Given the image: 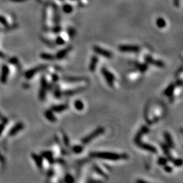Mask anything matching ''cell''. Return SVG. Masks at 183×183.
<instances>
[{
  "label": "cell",
  "instance_id": "6da1fadb",
  "mask_svg": "<svg viewBox=\"0 0 183 183\" xmlns=\"http://www.w3.org/2000/svg\"><path fill=\"white\" fill-rule=\"evenodd\" d=\"M149 128L145 126V125H143V126L141 128L140 130H139V131L138 132V133L136 134L134 141L135 144L138 146V147H140V149H144V150L151 152V153H157V149L155 147L151 145V144L144 143V142H142V140H141V138H142V136H143V134H147L149 132Z\"/></svg>",
  "mask_w": 183,
  "mask_h": 183
},
{
  "label": "cell",
  "instance_id": "7a4b0ae2",
  "mask_svg": "<svg viewBox=\"0 0 183 183\" xmlns=\"http://www.w3.org/2000/svg\"><path fill=\"white\" fill-rule=\"evenodd\" d=\"M90 156L92 158H98L102 159L113 160L118 161L121 159H127L128 158V155L125 153H115L111 152H91Z\"/></svg>",
  "mask_w": 183,
  "mask_h": 183
},
{
  "label": "cell",
  "instance_id": "3957f363",
  "mask_svg": "<svg viewBox=\"0 0 183 183\" xmlns=\"http://www.w3.org/2000/svg\"><path fill=\"white\" fill-rule=\"evenodd\" d=\"M105 130L103 127H100V128H98L97 129H96L94 131H93L91 134H90L88 136H85L83 139L81 140V142L83 144H86L89 143L93 139H94L95 138L99 136L100 135L102 134L105 132Z\"/></svg>",
  "mask_w": 183,
  "mask_h": 183
},
{
  "label": "cell",
  "instance_id": "277c9868",
  "mask_svg": "<svg viewBox=\"0 0 183 183\" xmlns=\"http://www.w3.org/2000/svg\"><path fill=\"white\" fill-rule=\"evenodd\" d=\"M101 73L103 75L104 78L106 80V83H108L109 86L111 88H113L115 82V76L113 73H111L108 69H106L105 67H102L101 69Z\"/></svg>",
  "mask_w": 183,
  "mask_h": 183
},
{
  "label": "cell",
  "instance_id": "5b68a950",
  "mask_svg": "<svg viewBox=\"0 0 183 183\" xmlns=\"http://www.w3.org/2000/svg\"><path fill=\"white\" fill-rule=\"evenodd\" d=\"M48 88V83L45 77L44 76L41 80V88L39 93V97L40 100H44L45 99Z\"/></svg>",
  "mask_w": 183,
  "mask_h": 183
},
{
  "label": "cell",
  "instance_id": "8992f818",
  "mask_svg": "<svg viewBox=\"0 0 183 183\" xmlns=\"http://www.w3.org/2000/svg\"><path fill=\"white\" fill-rule=\"evenodd\" d=\"M144 61L147 64H151V65H154L155 67L159 68H163L165 67V63L163 62L162 60H154L153 57L150 55H146L144 57Z\"/></svg>",
  "mask_w": 183,
  "mask_h": 183
},
{
  "label": "cell",
  "instance_id": "52a82bcc",
  "mask_svg": "<svg viewBox=\"0 0 183 183\" xmlns=\"http://www.w3.org/2000/svg\"><path fill=\"white\" fill-rule=\"evenodd\" d=\"M47 67V65L38 66V67L34 68V69H31V70L28 71L25 73V77L28 79L32 78V77L35 75V73H37L40 72V71H42L45 70Z\"/></svg>",
  "mask_w": 183,
  "mask_h": 183
},
{
  "label": "cell",
  "instance_id": "ba28073f",
  "mask_svg": "<svg viewBox=\"0 0 183 183\" xmlns=\"http://www.w3.org/2000/svg\"><path fill=\"white\" fill-rule=\"evenodd\" d=\"M119 50L122 52H138L140 48L137 45H121L119 47Z\"/></svg>",
  "mask_w": 183,
  "mask_h": 183
},
{
  "label": "cell",
  "instance_id": "9c48e42d",
  "mask_svg": "<svg viewBox=\"0 0 183 183\" xmlns=\"http://www.w3.org/2000/svg\"><path fill=\"white\" fill-rule=\"evenodd\" d=\"M93 50H94V51L96 54L101 55V56H102V57H105L106 58H111V57H113V54H112V53L110 51L105 50V49L98 47V46H96V45L94 46L93 47Z\"/></svg>",
  "mask_w": 183,
  "mask_h": 183
},
{
  "label": "cell",
  "instance_id": "30bf717a",
  "mask_svg": "<svg viewBox=\"0 0 183 183\" xmlns=\"http://www.w3.org/2000/svg\"><path fill=\"white\" fill-rule=\"evenodd\" d=\"M86 90V87H83V86H82V87H78V88H74V89L67 90L64 91V92H63V94H64L65 96H71L75 95V94L82 92L85 91Z\"/></svg>",
  "mask_w": 183,
  "mask_h": 183
},
{
  "label": "cell",
  "instance_id": "8fae6325",
  "mask_svg": "<svg viewBox=\"0 0 183 183\" xmlns=\"http://www.w3.org/2000/svg\"><path fill=\"white\" fill-rule=\"evenodd\" d=\"M161 149H163V151L165 155H166V158L167 159V160H169L170 161L172 162L173 160L174 159V158L172 157V154L170 153V151L169 149V147L167 145V144H164V143H161Z\"/></svg>",
  "mask_w": 183,
  "mask_h": 183
},
{
  "label": "cell",
  "instance_id": "7c38bea8",
  "mask_svg": "<svg viewBox=\"0 0 183 183\" xmlns=\"http://www.w3.org/2000/svg\"><path fill=\"white\" fill-rule=\"evenodd\" d=\"M71 50H72V46H68L66 48L60 50L57 53V56H56V58L58 60L63 59L71 51Z\"/></svg>",
  "mask_w": 183,
  "mask_h": 183
},
{
  "label": "cell",
  "instance_id": "4fadbf2b",
  "mask_svg": "<svg viewBox=\"0 0 183 183\" xmlns=\"http://www.w3.org/2000/svg\"><path fill=\"white\" fill-rule=\"evenodd\" d=\"M63 79L70 83H78L87 81V79L83 77H63Z\"/></svg>",
  "mask_w": 183,
  "mask_h": 183
},
{
  "label": "cell",
  "instance_id": "5bb4252c",
  "mask_svg": "<svg viewBox=\"0 0 183 183\" xmlns=\"http://www.w3.org/2000/svg\"><path fill=\"white\" fill-rule=\"evenodd\" d=\"M41 155H42V157L43 158H45L46 159L48 160V161L50 163H51V164H53V163H54L56 161H55L54 158L53 157V154H52V153L51 151H44L41 153Z\"/></svg>",
  "mask_w": 183,
  "mask_h": 183
},
{
  "label": "cell",
  "instance_id": "9a60e30c",
  "mask_svg": "<svg viewBox=\"0 0 183 183\" xmlns=\"http://www.w3.org/2000/svg\"><path fill=\"white\" fill-rule=\"evenodd\" d=\"M68 108H69V106H68V105H66V104L54 105V106H52V111L54 113H61L63 111H66Z\"/></svg>",
  "mask_w": 183,
  "mask_h": 183
},
{
  "label": "cell",
  "instance_id": "2e32d148",
  "mask_svg": "<svg viewBox=\"0 0 183 183\" xmlns=\"http://www.w3.org/2000/svg\"><path fill=\"white\" fill-rule=\"evenodd\" d=\"M98 63V58L96 56H93L91 58L90 63L89 65V70L91 72H94L97 67Z\"/></svg>",
  "mask_w": 183,
  "mask_h": 183
},
{
  "label": "cell",
  "instance_id": "e0dca14e",
  "mask_svg": "<svg viewBox=\"0 0 183 183\" xmlns=\"http://www.w3.org/2000/svg\"><path fill=\"white\" fill-rule=\"evenodd\" d=\"M163 136H164V138H165V140H166V144H167V145L169 147H170V148H172V149L174 148V141H173V140H172V136H171V135L170 134L169 132H165Z\"/></svg>",
  "mask_w": 183,
  "mask_h": 183
},
{
  "label": "cell",
  "instance_id": "ac0fdd59",
  "mask_svg": "<svg viewBox=\"0 0 183 183\" xmlns=\"http://www.w3.org/2000/svg\"><path fill=\"white\" fill-rule=\"evenodd\" d=\"M176 84L175 83H171L169 86H167L166 89L164 91V94L166 96L168 97H172L173 94L174 92V90H175Z\"/></svg>",
  "mask_w": 183,
  "mask_h": 183
},
{
  "label": "cell",
  "instance_id": "d6986e66",
  "mask_svg": "<svg viewBox=\"0 0 183 183\" xmlns=\"http://www.w3.org/2000/svg\"><path fill=\"white\" fill-rule=\"evenodd\" d=\"M32 157L34 159L35 162L36 163L37 166L38 168L41 170L43 168V157L40 155H36V154H33L32 155Z\"/></svg>",
  "mask_w": 183,
  "mask_h": 183
},
{
  "label": "cell",
  "instance_id": "ffe728a7",
  "mask_svg": "<svg viewBox=\"0 0 183 183\" xmlns=\"http://www.w3.org/2000/svg\"><path fill=\"white\" fill-rule=\"evenodd\" d=\"M45 118H46V119H47L48 120L50 121V122L54 123V122H56L57 121V118H56V116L54 115L53 111H52V110H48V111H45Z\"/></svg>",
  "mask_w": 183,
  "mask_h": 183
},
{
  "label": "cell",
  "instance_id": "44dd1931",
  "mask_svg": "<svg viewBox=\"0 0 183 183\" xmlns=\"http://www.w3.org/2000/svg\"><path fill=\"white\" fill-rule=\"evenodd\" d=\"M93 168H94V170L98 174H99V175L102 176L103 178H105V179H108V175H107V174H106V173H105V172H104V171L102 170L98 166V165L96 164L93 165Z\"/></svg>",
  "mask_w": 183,
  "mask_h": 183
},
{
  "label": "cell",
  "instance_id": "7402d4cb",
  "mask_svg": "<svg viewBox=\"0 0 183 183\" xmlns=\"http://www.w3.org/2000/svg\"><path fill=\"white\" fill-rule=\"evenodd\" d=\"M136 67L140 72L144 73L148 69V64L147 63H136Z\"/></svg>",
  "mask_w": 183,
  "mask_h": 183
},
{
  "label": "cell",
  "instance_id": "603a6c76",
  "mask_svg": "<svg viewBox=\"0 0 183 183\" xmlns=\"http://www.w3.org/2000/svg\"><path fill=\"white\" fill-rule=\"evenodd\" d=\"M54 96L57 98H60L61 96H62V92L60 90V88L59 87V85H56L54 88Z\"/></svg>",
  "mask_w": 183,
  "mask_h": 183
},
{
  "label": "cell",
  "instance_id": "cb8c5ba5",
  "mask_svg": "<svg viewBox=\"0 0 183 183\" xmlns=\"http://www.w3.org/2000/svg\"><path fill=\"white\" fill-rule=\"evenodd\" d=\"M74 106L77 111H82L84 108V105L83 102L80 100H77L74 102Z\"/></svg>",
  "mask_w": 183,
  "mask_h": 183
},
{
  "label": "cell",
  "instance_id": "d4e9b609",
  "mask_svg": "<svg viewBox=\"0 0 183 183\" xmlns=\"http://www.w3.org/2000/svg\"><path fill=\"white\" fill-rule=\"evenodd\" d=\"M40 57L42 59L46 60H54L55 59V58H56L53 55L46 53H42L40 55Z\"/></svg>",
  "mask_w": 183,
  "mask_h": 183
},
{
  "label": "cell",
  "instance_id": "484cf974",
  "mask_svg": "<svg viewBox=\"0 0 183 183\" xmlns=\"http://www.w3.org/2000/svg\"><path fill=\"white\" fill-rule=\"evenodd\" d=\"M63 143H64V146L66 147H70V140H69V136H67V134L65 133L63 134Z\"/></svg>",
  "mask_w": 183,
  "mask_h": 183
},
{
  "label": "cell",
  "instance_id": "4316f807",
  "mask_svg": "<svg viewBox=\"0 0 183 183\" xmlns=\"http://www.w3.org/2000/svg\"><path fill=\"white\" fill-rule=\"evenodd\" d=\"M83 150V147L81 145H75L72 148V151L75 153H81Z\"/></svg>",
  "mask_w": 183,
  "mask_h": 183
},
{
  "label": "cell",
  "instance_id": "83f0119b",
  "mask_svg": "<svg viewBox=\"0 0 183 183\" xmlns=\"http://www.w3.org/2000/svg\"><path fill=\"white\" fill-rule=\"evenodd\" d=\"M167 159L166 158V157H161L159 158L158 159V161H157V163L158 164L161 166H164L165 165L167 164Z\"/></svg>",
  "mask_w": 183,
  "mask_h": 183
},
{
  "label": "cell",
  "instance_id": "f1b7e54d",
  "mask_svg": "<svg viewBox=\"0 0 183 183\" xmlns=\"http://www.w3.org/2000/svg\"><path fill=\"white\" fill-rule=\"evenodd\" d=\"M174 165L176 167H180L182 165V160L181 159H174L172 161Z\"/></svg>",
  "mask_w": 183,
  "mask_h": 183
},
{
  "label": "cell",
  "instance_id": "f546056e",
  "mask_svg": "<svg viewBox=\"0 0 183 183\" xmlns=\"http://www.w3.org/2000/svg\"><path fill=\"white\" fill-rule=\"evenodd\" d=\"M64 181L66 182L67 183H72L74 182V179L73 177L71 175V174H67V175H66L65 178H64Z\"/></svg>",
  "mask_w": 183,
  "mask_h": 183
},
{
  "label": "cell",
  "instance_id": "4dcf8cb0",
  "mask_svg": "<svg viewBox=\"0 0 183 183\" xmlns=\"http://www.w3.org/2000/svg\"><path fill=\"white\" fill-rule=\"evenodd\" d=\"M157 25L160 28H163V27H165L166 23H165V21L163 19H159L158 21H157Z\"/></svg>",
  "mask_w": 183,
  "mask_h": 183
},
{
  "label": "cell",
  "instance_id": "1f68e13d",
  "mask_svg": "<svg viewBox=\"0 0 183 183\" xmlns=\"http://www.w3.org/2000/svg\"><path fill=\"white\" fill-rule=\"evenodd\" d=\"M56 42H57V44H58V45H63V44H64V40L63 37H58L57 39V40H56Z\"/></svg>",
  "mask_w": 183,
  "mask_h": 183
},
{
  "label": "cell",
  "instance_id": "d6a6232c",
  "mask_svg": "<svg viewBox=\"0 0 183 183\" xmlns=\"http://www.w3.org/2000/svg\"><path fill=\"white\" fill-rule=\"evenodd\" d=\"M163 167H164L165 171H166V172H168V173H170V172H172V170H173L172 167H171V166H167V165H165V166H163Z\"/></svg>",
  "mask_w": 183,
  "mask_h": 183
},
{
  "label": "cell",
  "instance_id": "836d02e7",
  "mask_svg": "<svg viewBox=\"0 0 183 183\" xmlns=\"http://www.w3.org/2000/svg\"><path fill=\"white\" fill-rule=\"evenodd\" d=\"M58 79H59V77H58V75L54 74V75H52V82H53V83H57V81H58Z\"/></svg>",
  "mask_w": 183,
  "mask_h": 183
},
{
  "label": "cell",
  "instance_id": "e575fe53",
  "mask_svg": "<svg viewBox=\"0 0 183 183\" xmlns=\"http://www.w3.org/2000/svg\"><path fill=\"white\" fill-rule=\"evenodd\" d=\"M54 170L52 169H50L48 171L47 176L48 178H51V177H52L54 176Z\"/></svg>",
  "mask_w": 183,
  "mask_h": 183
},
{
  "label": "cell",
  "instance_id": "d590c367",
  "mask_svg": "<svg viewBox=\"0 0 183 183\" xmlns=\"http://www.w3.org/2000/svg\"><path fill=\"white\" fill-rule=\"evenodd\" d=\"M55 161H56V162L59 163H60V164H65V161L61 158L58 159L57 160H55Z\"/></svg>",
  "mask_w": 183,
  "mask_h": 183
}]
</instances>
